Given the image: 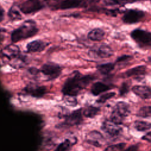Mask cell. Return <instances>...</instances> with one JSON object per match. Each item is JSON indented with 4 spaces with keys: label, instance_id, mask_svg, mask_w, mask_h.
<instances>
[{
    "label": "cell",
    "instance_id": "obj_1",
    "mask_svg": "<svg viewBox=\"0 0 151 151\" xmlns=\"http://www.w3.org/2000/svg\"><path fill=\"white\" fill-rule=\"evenodd\" d=\"M94 79L91 75L82 76L78 71H75L64 82L61 91L64 96L76 97Z\"/></svg>",
    "mask_w": 151,
    "mask_h": 151
},
{
    "label": "cell",
    "instance_id": "obj_29",
    "mask_svg": "<svg viewBox=\"0 0 151 151\" xmlns=\"http://www.w3.org/2000/svg\"><path fill=\"white\" fill-rule=\"evenodd\" d=\"M130 84L129 82H123L119 89V94L121 96L125 95L126 94H127L129 91V88H130Z\"/></svg>",
    "mask_w": 151,
    "mask_h": 151
},
{
    "label": "cell",
    "instance_id": "obj_2",
    "mask_svg": "<svg viewBox=\"0 0 151 151\" xmlns=\"http://www.w3.org/2000/svg\"><path fill=\"white\" fill-rule=\"evenodd\" d=\"M38 32V28L36 22L32 19L27 20L21 26L12 32L11 40L12 42H17L33 37Z\"/></svg>",
    "mask_w": 151,
    "mask_h": 151
},
{
    "label": "cell",
    "instance_id": "obj_31",
    "mask_svg": "<svg viewBox=\"0 0 151 151\" xmlns=\"http://www.w3.org/2000/svg\"><path fill=\"white\" fill-rule=\"evenodd\" d=\"M132 58V56L129 55H122L119 57H118L116 60V63H124V62H127L129 60H131Z\"/></svg>",
    "mask_w": 151,
    "mask_h": 151
},
{
    "label": "cell",
    "instance_id": "obj_16",
    "mask_svg": "<svg viewBox=\"0 0 151 151\" xmlns=\"http://www.w3.org/2000/svg\"><path fill=\"white\" fill-rule=\"evenodd\" d=\"M48 45V43L41 40H34L27 45V51L28 52H41L45 50Z\"/></svg>",
    "mask_w": 151,
    "mask_h": 151
},
{
    "label": "cell",
    "instance_id": "obj_15",
    "mask_svg": "<svg viewBox=\"0 0 151 151\" xmlns=\"http://www.w3.org/2000/svg\"><path fill=\"white\" fill-rule=\"evenodd\" d=\"M132 91L142 99H151V88L141 85H136L132 88Z\"/></svg>",
    "mask_w": 151,
    "mask_h": 151
},
{
    "label": "cell",
    "instance_id": "obj_33",
    "mask_svg": "<svg viewBox=\"0 0 151 151\" xmlns=\"http://www.w3.org/2000/svg\"><path fill=\"white\" fill-rule=\"evenodd\" d=\"M142 139L145 140H147L148 142H151V132L147 133L146 135L142 137Z\"/></svg>",
    "mask_w": 151,
    "mask_h": 151
},
{
    "label": "cell",
    "instance_id": "obj_8",
    "mask_svg": "<svg viewBox=\"0 0 151 151\" xmlns=\"http://www.w3.org/2000/svg\"><path fill=\"white\" fill-rule=\"evenodd\" d=\"M88 54L90 57L94 58H106L112 56L113 55V51L108 45L102 44L91 49L88 51Z\"/></svg>",
    "mask_w": 151,
    "mask_h": 151
},
{
    "label": "cell",
    "instance_id": "obj_7",
    "mask_svg": "<svg viewBox=\"0 0 151 151\" xmlns=\"http://www.w3.org/2000/svg\"><path fill=\"white\" fill-rule=\"evenodd\" d=\"M61 67L54 63H47L43 64L41 68V71L48 80L57 78L61 73Z\"/></svg>",
    "mask_w": 151,
    "mask_h": 151
},
{
    "label": "cell",
    "instance_id": "obj_17",
    "mask_svg": "<svg viewBox=\"0 0 151 151\" xmlns=\"http://www.w3.org/2000/svg\"><path fill=\"white\" fill-rule=\"evenodd\" d=\"M146 71V67L145 65H138L135 67L132 68L127 70L124 73V77H141L144 75Z\"/></svg>",
    "mask_w": 151,
    "mask_h": 151
},
{
    "label": "cell",
    "instance_id": "obj_21",
    "mask_svg": "<svg viewBox=\"0 0 151 151\" xmlns=\"http://www.w3.org/2000/svg\"><path fill=\"white\" fill-rule=\"evenodd\" d=\"M21 11L18 5L14 4L9 10L8 17L12 21H17L22 19V15L21 14Z\"/></svg>",
    "mask_w": 151,
    "mask_h": 151
},
{
    "label": "cell",
    "instance_id": "obj_5",
    "mask_svg": "<svg viewBox=\"0 0 151 151\" xmlns=\"http://www.w3.org/2000/svg\"><path fill=\"white\" fill-rule=\"evenodd\" d=\"M132 38L140 47H151V32L141 29H136L130 34Z\"/></svg>",
    "mask_w": 151,
    "mask_h": 151
},
{
    "label": "cell",
    "instance_id": "obj_24",
    "mask_svg": "<svg viewBox=\"0 0 151 151\" xmlns=\"http://www.w3.org/2000/svg\"><path fill=\"white\" fill-rule=\"evenodd\" d=\"M74 144V143L70 139H67L60 143L54 151H69Z\"/></svg>",
    "mask_w": 151,
    "mask_h": 151
},
{
    "label": "cell",
    "instance_id": "obj_27",
    "mask_svg": "<svg viewBox=\"0 0 151 151\" xmlns=\"http://www.w3.org/2000/svg\"><path fill=\"white\" fill-rule=\"evenodd\" d=\"M126 146V143H120L107 147L103 151H122Z\"/></svg>",
    "mask_w": 151,
    "mask_h": 151
},
{
    "label": "cell",
    "instance_id": "obj_3",
    "mask_svg": "<svg viewBox=\"0 0 151 151\" xmlns=\"http://www.w3.org/2000/svg\"><path fill=\"white\" fill-rule=\"evenodd\" d=\"M130 113L129 104L124 101H118L113 108L110 115V120L120 125L125 117L128 116Z\"/></svg>",
    "mask_w": 151,
    "mask_h": 151
},
{
    "label": "cell",
    "instance_id": "obj_26",
    "mask_svg": "<svg viewBox=\"0 0 151 151\" xmlns=\"http://www.w3.org/2000/svg\"><path fill=\"white\" fill-rule=\"evenodd\" d=\"M139 0H103V2L106 5H124L127 3L136 2Z\"/></svg>",
    "mask_w": 151,
    "mask_h": 151
},
{
    "label": "cell",
    "instance_id": "obj_25",
    "mask_svg": "<svg viewBox=\"0 0 151 151\" xmlns=\"http://www.w3.org/2000/svg\"><path fill=\"white\" fill-rule=\"evenodd\" d=\"M137 116L146 118L151 117V106H143L142 107L137 113Z\"/></svg>",
    "mask_w": 151,
    "mask_h": 151
},
{
    "label": "cell",
    "instance_id": "obj_30",
    "mask_svg": "<svg viewBox=\"0 0 151 151\" xmlns=\"http://www.w3.org/2000/svg\"><path fill=\"white\" fill-rule=\"evenodd\" d=\"M65 96V102L71 106H75L77 104V100L74 96Z\"/></svg>",
    "mask_w": 151,
    "mask_h": 151
},
{
    "label": "cell",
    "instance_id": "obj_28",
    "mask_svg": "<svg viewBox=\"0 0 151 151\" xmlns=\"http://www.w3.org/2000/svg\"><path fill=\"white\" fill-rule=\"evenodd\" d=\"M116 93L114 92H107L105 94L101 95L99 97V99L96 100V102L98 103H104L107 100H109L110 99L113 97L115 96Z\"/></svg>",
    "mask_w": 151,
    "mask_h": 151
},
{
    "label": "cell",
    "instance_id": "obj_12",
    "mask_svg": "<svg viewBox=\"0 0 151 151\" xmlns=\"http://www.w3.org/2000/svg\"><path fill=\"white\" fill-rule=\"evenodd\" d=\"M1 55L9 60H18L22 58L19 48L14 44H10L5 47L1 51Z\"/></svg>",
    "mask_w": 151,
    "mask_h": 151
},
{
    "label": "cell",
    "instance_id": "obj_13",
    "mask_svg": "<svg viewBox=\"0 0 151 151\" xmlns=\"http://www.w3.org/2000/svg\"><path fill=\"white\" fill-rule=\"evenodd\" d=\"M86 140L88 143L96 147H101L105 142V139L102 134L97 130H92L87 133Z\"/></svg>",
    "mask_w": 151,
    "mask_h": 151
},
{
    "label": "cell",
    "instance_id": "obj_4",
    "mask_svg": "<svg viewBox=\"0 0 151 151\" xmlns=\"http://www.w3.org/2000/svg\"><path fill=\"white\" fill-rule=\"evenodd\" d=\"M45 0H27L18 5L21 12L24 14L35 13L45 7Z\"/></svg>",
    "mask_w": 151,
    "mask_h": 151
},
{
    "label": "cell",
    "instance_id": "obj_35",
    "mask_svg": "<svg viewBox=\"0 0 151 151\" xmlns=\"http://www.w3.org/2000/svg\"><path fill=\"white\" fill-rule=\"evenodd\" d=\"M58 0H45L46 4H51V2H56V1H58Z\"/></svg>",
    "mask_w": 151,
    "mask_h": 151
},
{
    "label": "cell",
    "instance_id": "obj_14",
    "mask_svg": "<svg viewBox=\"0 0 151 151\" xmlns=\"http://www.w3.org/2000/svg\"><path fill=\"white\" fill-rule=\"evenodd\" d=\"M24 91L28 94L34 97L40 98L46 94L47 88L45 86H39L34 84H29L25 87Z\"/></svg>",
    "mask_w": 151,
    "mask_h": 151
},
{
    "label": "cell",
    "instance_id": "obj_20",
    "mask_svg": "<svg viewBox=\"0 0 151 151\" xmlns=\"http://www.w3.org/2000/svg\"><path fill=\"white\" fill-rule=\"evenodd\" d=\"M100 111L99 107L93 106H86L82 111V114L86 117L93 118L97 116Z\"/></svg>",
    "mask_w": 151,
    "mask_h": 151
},
{
    "label": "cell",
    "instance_id": "obj_32",
    "mask_svg": "<svg viewBox=\"0 0 151 151\" xmlns=\"http://www.w3.org/2000/svg\"><path fill=\"white\" fill-rule=\"evenodd\" d=\"M139 144L132 145L128 147L127 149H124L122 151H137L139 149Z\"/></svg>",
    "mask_w": 151,
    "mask_h": 151
},
{
    "label": "cell",
    "instance_id": "obj_6",
    "mask_svg": "<svg viewBox=\"0 0 151 151\" xmlns=\"http://www.w3.org/2000/svg\"><path fill=\"white\" fill-rule=\"evenodd\" d=\"M83 121V116L81 109L74 110L70 114L65 116V119L63 122L59 124V128H67L73 126L80 124Z\"/></svg>",
    "mask_w": 151,
    "mask_h": 151
},
{
    "label": "cell",
    "instance_id": "obj_34",
    "mask_svg": "<svg viewBox=\"0 0 151 151\" xmlns=\"http://www.w3.org/2000/svg\"><path fill=\"white\" fill-rule=\"evenodd\" d=\"M4 14H5L4 9L0 5V22H2L3 21V19H4Z\"/></svg>",
    "mask_w": 151,
    "mask_h": 151
},
{
    "label": "cell",
    "instance_id": "obj_18",
    "mask_svg": "<svg viewBox=\"0 0 151 151\" xmlns=\"http://www.w3.org/2000/svg\"><path fill=\"white\" fill-rule=\"evenodd\" d=\"M112 87L104 83L101 82H96L94 83L91 87V93L94 96H98L101 93L108 91L111 89Z\"/></svg>",
    "mask_w": 151,
    "mask_h": 151
},
{
    "label": "cell",
    "instance_id": "obj_22",
    "mask_svg": "<svg viewBox=\"0 0 151 151\" xmlns=\"http://www.w3.org/2000/svg\"><path fill=\"white\" fill-rule=\"evenodd\" d=\"M134 127L139 132H145L151 129V123L143 120H136L134 122Z\"/></svg>",
    "mask_w": 151,
    "mask_h": 151
},
{
    "label": "cell",
    "instance_id": "obj_11",
    "mask_svg": "<svg viewBox=\"0 0 151 151\" xmlns=\"http://www.w3.org/2000/svg\"><path fill=\"white\" fill-rule=\"evenodd\" d=\"M101 129L111 136L115 137L119 135L122 132V129L118 124L110 119L105 120L101 125Z\"/></svg>",
    "mask_w": 151,
    "mask_h": 151
},
{
    "label": "cell",
    "instance_id": "obj_19",
    "mask_svg": "<svg viewBox=\"0 0 151 151\" xmlns=\"http://www.w3.org/2000/svg\"><path fill=\"white\" fill-rule=\"evenodd\" d=\"M104 36L105 32L101 28H94L90 31L87 35L88 38L94 41H101L104 39Z\"/></svg>",
    "mask_w": 151,
    "mask_h": 151
},
{
    "label": "cell",
    "instance_id": "obj_10",
    "mask_svg": "<svg viewBox=\"0 0 151 151\" xmlns=\"http://www.w3.org/2000/svg\"><path fill=\"white\" fill-rule=\"evenodd\" d=\"M89 4L88 0H62L57 3L55 6V9H67L76 8L80 6H86Z\"/></svg>",
    "mask_w": 151,
    "mask_h": 151
},
{
    "label": "cell",
    "instance_id": "obj_9",
    "mask_svg": "<svg viewBox=\"0 0 151 151\" xmlns=\"http://www.w3.org/2000/svg\"><path fill=\"white\" fill-rule=\"evenodd\" d=\"M145 16V12L137 9H129L125 12L122 17L124 23L132 24L139 22Z\"/></svg>",
    "mask_w": 151,
    "mask_h": 151
},
{
    "label": "cell",
    "instance_id": "obj_23",
    "mask_svg": "<svg viewBox=\"0 0 151 151\" xmlns=\"http://www.w3.org/2000/svg\"><path fill=\"white\" fill-rule=\"evenodd\" d=\"M114 64L108 63H104L99 64L97 66V68L99 70V71L104 75L109 74L110 72H111L114 68Z\"/></svg>",
    "mask_w": 151,
    "mask_h": 151
},
{
    "label": "cell",
    "instance_id": "obj_36",
    "mask_svg": "<svg viewBox=\"0 0 151 151\" xmlns=\"http://www.w3.org/2000/svg\"><path fill=\"white\" fill-rule=\"evenodd\" d=\"M148 61L151 63V56H150V57L148 58Z\"/></svg>",
    "mask_w": 151,
    "mask_h": 151
}]
</instances>
